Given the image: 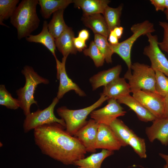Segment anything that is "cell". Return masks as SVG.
Wrapping results in <instances>:
<instances>
[{
	"mask_svg": "<svg viewBox=\"0 0 168 168\" xmlns=\"http://www.w3.org/2000/svg\"><path fill=\"white\" fill-rule=\"evenodd\" d=\"M57 123L46 124L34 130L35 144L44 154L68 165L85 157L87 152L75 137Z\"/></svg>",
	"mask_w": 168,
	"mask_h": 168,
	"instance_id": "cell-1",
	"label": "cell"
},
{
	"mask_svg": "<svg viewBox=\"0 0 168 168\" xmlns=\"http://www.w3.org/2000/svg\"><path fill=\"white\" fill-rule=\"evenodd\" d=\"M38 4V0H22L10 18L11 24L17 29L18 39L29 36L39 26Z\"/></svg>",
	"mask_w": 168,
	"mask_h": 168,
	"instance_id": "cell-2",
	"label": "cell"
},
{
	"mask_svg": "<svg viewBox=\"0 0 168 168\" xmlns=\"http://www.w3.org/2000/svg\"><path fill=\"white\" fill-rule=\"evenodd\" d=\"M21 72L25 78L24 86L16 90L17 99L20 103V108L26 116L30 113V107L32 105H37V102L34 99V94L38 85L43 83L49 84V80L39 75L33 68L29 66H25Z\"/></svg>",
	"mask_w": 168,
	"mask_h": 168,
	"instance_id": "cell-3",
	"label": "cell"
},
{
	"mask_svg": "<svg viewBox=\"0 0 168 168\" xmlns=\"http://www.w3.org/2000/svg\"><path fill=\"white\" fill-rule=\"evenodd\" d=\"M109 99L101 93L97 101L86 107L76 110L69 109L65 106L58 108L57 113L65 122L66 131L70 135L74 136L86 124L87 121L86 119L89 114Z\"/></svg>",
	"mask_w": 168,
	"mask_h": 168,
	"instance_id": "cell-4",
	"label": "cell"
},
{
	"mask_svg": "<svg viewBox=\"0 0 168 168\" xmlns=\"http://www.w3.org/2000/svg\"><path fill=\"white\" fill-rule=\"evenodd\" d=\"M131 69L128 70L124 78L128 81L132 93L138 90L155 92V70L148 65L138 62L132 63Z\"/></svg>",
	"mask_w": 168,
	"mask_h": 168,
	"instance_id": "cell-5",
	"label": "cell"
},
{
	"mask_svg": "<svg viewBox=\"0 0 168 168\" xmlns=\"http://www.w3.org/2000/svg\"><path fill=\"white\" fill-rule=\"evenodd\" d=\"M132 35L128 38L110 46L114 53L118 54L126 63L128 70H131V52L134 42L140 36L155 31L154 24L148 20L133 25L130 28Z\"/></svg>",
	"mask_w": 168,
	"mask_h": 168,
	"instance_id": "cell-6",
	"label": "cell"
},
{
	"mask_svg": "<svg viewBox=\"0 0 168 168\" xmlns=\"http://www.w3.org/2000/svg\"><path fill=\"white\" fill-rule=\"evenodd\" d=\"M59 101L56 97L47 108L43 110L38 109L36 111L26 116L23 124L24 132L26 133L44 125L54 123L60 124L65 128L64 120L57 118L54 113V108Z\"/></svg>",
	"mask_w": 168,
	"mask_h": 168,
	"instance_id": "cell-7",
	"label": "cell"
},
{
	"mask_svg": "<svg viewBox=\"0 0 168 168\" xmlns=\"http://www.w3.org/2000/svg\"><path fill=\"white\" fill-rule=\"evenodd\" d=\"M119 139L129 145L141 158L147 157L145 140L138 136L121 119H116L109 125Z\"/></svg>",
	"mask_w": 168,
	"mask_h": 168,
	"instance_id": "cell-8",
	"label": "cell"
},
{
	"mask_svg": "<svg viewBox=\"0 0 168 168\" xmlns=\"http://www.w3.org/2000/svg\"><path fill=\"white\" fill-rule=\"evenodd\" d=\"M149 44L144 49L143 54L149 59L151 67L168 77V60L160 48L158 37L151 33L146 35Z\"/></svg>",
	"mask_w": 168,
	"mask_h": 168,
	"instance_id": "cell-9",
	"label": "cell"
},
{
	"mask_svg": "<svg viewBox=\"0 0 168 168\" xmlns=\"http://www.w3.org/2000/svg\"><path fill=\"white\" fill-rule=\"evenodd\" d=\"M132 93V96L156 118L164 117V97L155 92L148 91L138 90Z\"/></svg>",
	"mask_w": 168,
	"mask_h": 168,
	"instance_id": "cell-10",
	"label": "cell"
},
{
	"mask_svg": "<svg viewBox=\"0 0 168 168\" xmlns=\"http://www.w3.org/2000/svg\"><path fill=\"white\" fill-rule=\"evenodd\" d=\"M106 105L94 110L90 114V117L99 124L109 125L118 117L124 116L126 113L116 100L110 98Z\"/></svg>",
	"mask_w": 168,
	"mask_h": 168,
	"instance_id": "cell-11",
	"label": "cell"
},
{
	"mask_svg": "<svg viewBox=\"0 0 168 168\" xmlns=\"http://www.w3.org/2000/svg\"><path fill=\"white\" fill-rule=\"evenodd\" d=\"M67 58L63 57L61 62L57 58H55L57 69L56 77L57 79L59 80L56 96L59 100L62 98L66 93L71 90L74 91L76 94L80 96H86L84 91L68 76L65 68Z\"/></svg>",
	"mask_w": 168,
	"mask_h": 168,
	"instance_id": "cell-12",
	"label": "cell"
},
{
	"mask_svg": "<svg viewBox=\"0 0 168 168\" xmlns=\"http://www.w3.org/2000/svg\"><path fill=\"white\" fill-rule=\"evenodd\" d=\"M125 146L109 125L99 124L95 144L96 149H101L114 151Z\"/></svg>",
	"mask_w": 168,
	"mask_h": 168,
	"instance_id": "cell-13",
	"label": "cell"
},
{
	"mask_svg": "<svg viewBox=\"0 0 168 168\" xmlns=\"http://www.w3.org/2000/svg\"><path fill=\"white\" fill-rule=\"evenodd\" d=\"M99 125L91 119L74 135L84 146L87 152L94 153L96 151L95 144Z\"/></svg>",
	"mask_w": 168,
	"mask_h": 168,
	"instance_id": "cell-14",
	"label": "cell"
},
{
	"mask_svg": "<svg viewBox=\"0 0 168 168\" xmlns=\"http://www.w3.org/2000/svg\"><path fill=\"white\" fill-rule=\"evenodd\" d=\"M152 124L145 129L148 140L153 142L155 139L159 140L163 145H168V118H156Z\"/></svg>",
	"mask_w": 168,
	"mask_h": 168,
	"instance_id": "cell-15",
	"label": "cell"
},
{
	"mask_svg": "<svg viewBox=\"0 0 168 168\" xmlns=\"http://www.w3.org/2000/svg\"><path fill=\"white\" fill-rule=\"evenodd\" d=\"M131 92L128 83L124 77H119L104 86L102 93L109 99L117 100Z\"/></svg>",
	"mask_w": 168,
	"mask_h": 168,
	"instance_id": "cell-16",
	"label": "cell"
},
{
	"mask_svg": "<svg viewBox=\"0 0 168 168\" xmlns=\"http://www.w3.org/2000/svg\"><path fill=\"white\" fill-rule=\"evenodd\" d=\"M121 65H118L106 70L100 71L89 79L93 91L101 86H105L119 77L121 72Z\"/></svg>",
	"mask_w": 168,
	"mask_h": 168,
	"instance_id": "cell-17",
	"label": "cell"
},
{
	"mask_svg": "<svg viewBox=\"0 0 168 168\" xmlns=\"http://www.w3.org/2000/svg\"><path fill=\"white\" fill-rule=\"evenodd\" d=\"M117 100L120 104H124L136 113L141 121H153L156 119L137 99L130 94L123 96Z\"/></svg>",
	"mask_w": 168,
	"mask_h": 168,
	"instance_id": "cell-18",
	"label": "cell"
},
{
	"mask_svg": "<svg viewBox=\"0 0 168 168\" xmlns=\"http://www.w3.org/2000/svg\"><path fill=\"white\" fill-rule=\"evenodd\" d=\"M81 20L84 24L90 28L94 34L108 38L110 31L103 16L101 14H83Z\"/></svg>",
	"mask_w": 168,
	"mask_h": 168,
	"instance_id": "cell-19",
	"label": "cell"
},
{
	"mask_svg": "<svg viewBox=\"0 0 168 168\" xmlns=\"http://www.w3.org/2000/svg\"><path fill=\"white\" fill-rule=\"evenodd\" d=\"M74 34L72 29L68 26L63 33L55 40L56 47L63 57H67L70 54H76L77 50L73 42Z\"/></svg>",
	"mask_w": 168,
	"mask_h": 168,
	"instance_id": "cell-20",
	"label": "cell"
},
{
	"mask_svg": "<svg viewBox=\"0 0 168 168\" xmlns=\"http://www.w3.org/2000/svg\"><path fill=\"white\" fill-rule=\"evenodd\" d=\"M26 40L30 42L39 43L43 44L52 53L55 58H56L55 51L56 46L55 39L49 32L48 28V23L44 21L43 24L42 29L39 34L31 35L26 38Z\"/></svg>",
	"mask_w": 168,
	"mask_h": 168,
	"instance_id": "cell-21",
	"label": "cell"
},
{
	"mask_svg": "<svg viewBox=\"0 0 168 168\" xmlns=\"http://www.w3.org/2000/svg\"><path fill=\"white\" fill-rule=\"evenodd\" d=\"M110 2L109 0H74L76 7L81 8L86 15L102 14Z\"/></svg>",
	"mask_w": 168,
	"mask_h": 168,
	"instance_id": "cell-22",
	"label": "cell"
},
{
	"mask_svg": "<svg viewBox=\"0 0 168 168\" xmlns=\"http://www.w3.org/2000/svg\"><path fill=\"white\" fill-rule=\"evenodd\" d=\"M72 0H39L40 6V12L43 18H49L55 12L61 9H65L70 4Z\"/></svg>",
	"mask_w": 168,
	"mask_h": 168,
	"instance_id": "cell-23",
	"label": "cell"
},
{
	"mask_svg": "<svg viewBox=\"0 0 168 168\" xmlns=\"http://www.w3.org/2000/svg\"><path fill=\"white\" fill-rule=\"evenodd\" d=\"M114 153V151L103 149L100 152L93 153L76 161L74 165L85 168H101L104 160Z\"/></svg>",
	"mask_w": 168,
	"mask_h": 168,
	"instance_id": "cell-24",
	"label": "cell"
},
{
	"mask_svg": "<svg viewBox=\"0 0 168 168\" xmlns=\"http://www.w3.org/2000/svg\"><path fill=\"white\" fill-rule=\"evenodd\" d=\"M64 9L59 10L53 14L52 19L48 23V28L55 39L58 38L67 27L63 18Z\"/></svg>",
	"mask_w": 168,
	"mask_h": 168,
	"instance_id": "cell-25",
	"label": "cell"
},
{
	"mask_svg": "<svg viewBox=\"0 0 168 168\" xmlns=\"http://www.w3.org/2000/svg\"><path fill=\"white\" fill-rule=\"evenodd\" d=\"M122 9L121 5L115 8L108 6L105 8L103 15L110 32L116 27L120 26Z\"/></svg>",
	"mask_w": 168,
	"mask_h": 168,
	"instance_id": "cell-26",
	"label": "cell"
},
{
	"mask_svg": "<svg viewBox=\"0 0 168 168\" xmlns=\"http://www.w3.org/2000/svg\"><path fill=\"white\" fill-rule=\"evenodd\" d=\"M19 0H0V24L9 27L4 24V20L11 18L15 12Z\"/></svg>",
	"mask_w": 168,
	"mask_h": 168,
	"instance_id": "cell-27",
	"label": "cell"
},
{
	"mask_svg": "<svg viewBox=\"0 0 168 168\" xmlns=\"http://www.w3.org/2000/svg\"><path fill=\"white\" fill-rule=\"evenodd\" d=\"M94 41L104 55L106 62L108 63H112V57L114 53L110 44L108 41L107 38L100 35L95 34Z\"/></svg>",
	"mask_w": 168,
	"mask_h": 168,
	"instance_id": "cell-28",
	"label": "cell"
},
{
	"mask_svg": "<svg viewBox=\"0 0 168 168\" xmlns=\"http://www.w3.org/2000/svg\"><path fill=\"white\" fill-rule=\"evenodd\" d=\"M0 105L12 110L20 107V103L17 99L13 98L3 84L0 85Z\"/></svg>",
	"mask_w": 168,
	"mask_h": 168,
	"instance_id": "cell-29",
	"label": "cell"
},
{
	"mask_svg": "<svg viewBox=\"0 0 168 168\" xmlns=\"http://www.w3.org/2000/svg\"><path fill=\"white\" fill-rule=\"evenodd\" d=\"M83 52L85 55L90 57L93 60L96 67L103 65L105 60V58L94 41L90 42L89 48L84 49Z\"/></svg>",
	"mask_w": 168,
	"mask_h": 168,
	"instance_id": "cell-30",
	"label": "cell"
},
{
	"mask_svg": "<svg viewBox=\"0 0 168 168\" xmlns=\"http://www.w3.org/2000/svg\"><path fill=\"white\" fill-rule=\"evenodd\" d=\"M155 91L164 97L168 96V77L161 72L155 70Z\"/></svg>",
	"mask_w": 168,
	"mask_h": 168,
	"instance_id": "cell-31",
	"label": "cell"
},
{
	"mask_svg": "<svg viewBox=\"0 0 168 168\" xmlns=\"http://www.w3.org/2000/svg\"><path fill=\"white\" fill-rule=\"evenodd\" d=\"M159 24L163 30V37L162 41L158 42V46L161 50L168 54V22L161 21Z\"/></svg>",
	"mask_w": 168,
	"mask_h": 168,
	"instance_id": "cell-32",
	"label": "cell"
},
{
	"mask_svg": "<svg viewBox=\"0 0 168 168\" xmlns=\"http://www.w3.org/2000/svg\"><path fill=\"white\" fill-rule=\"evenodd\" d=\"M150 2L156 11H164L166 9L165 0H150Z\"/></svg>",
	"mask_w": 168,
	"mask_h": 168,
	"instance_id": "cell-33",
	"label": "cell"
},
{
	"mask_svg": "<svg viewBox=\"0 0 168 168\" xmlns=\"http://www.w3.org/2000/svg\"><path fill=\"white\" fill-rule=\"evenodd\" d=\"M74 46L79 51H82L86 47L85 41L80 39L78 37H74L73 40Z\"/></svg>",
	"mask_w": 168,
	"mask_h": 168,
	"instance_id": "cell-34",
	"label": "cell"
},
{
	"mask_svg": "<svg viewBox=\"0 0 168 168\" xmlns=\"http://www.w3.org/2000/svg\"><path fill=\"white\" fill-rule=\"evenodd\" d=\"M108 37V40L109 43L111 44L116 45L119 43V39L115 35L113 30H111L110 32Z\"/></svg>",
	"mask_w": 168,
	"mask_h": 168,
	"instance_id": "cell-35",
	"label": "cell"
},
{
	"mask_svg": "<svg viewBox=\"0 0 168 168\" xmlns=\"http://www.w3.org/2000/svg\"><path fill=\"white\" fill-rule=\"evenodd\" d=\"M89 32L86 30H82L78 33V37L85 41L89 39Z\"/></svg>",
	"mask_w": 168,
	"mask_h": 168,
	"instance_id": "cell-36",
	"label": "cell"
},
{
	"mask_svg": "<svg viewBox=\"0 0 168 168\" xmlns=\"http://www.w3.org/2000/svg\"><path fill=\"white\" fill-rule=\"evenodd\" d=\"M124 28L122 26H118L115 28L113 30L114 33L118 39H120L122 35Z\"/></svg>",
	"mask_w": 168,
	"mask_h": 168,
	"instance_id": "cell-37",
	"label": "cell"
},
{
	"mask_svg": "<svg viewBox=\"0 0 168 168\" xmlns=\"http://www.w3.org/2000/svg\"><path fill=\"white\" fill-rule=\"evenodd\" d=\"M164 117L168 118V96L165 97Z\"/></svg>",
	"mask_w": 168,
	"mask_h": 168,
	"instance_id": "cell-38",
	"label": "cell"
},
{
	"mask_svg": "<svg viewBox=\"0 0 168 168\" xmlns=\"http://www.w3.org/2000/svg\"><path fill=\"white\" fill-rule=\"evenodd\" d=\"M159 155L165 161L166 164L168 167V154H165L162 153H159Z\"/></svg>",
	"mask_w": 168,
	"mask_h": 168,
	"instance_id": "cell-39",
	"label": "cell"
},
{
	"mask_svg": "<svg viewBox=\"0 0 168 168\" xmlns=\"http://www.w3.org/2000/svg\"><path fill=\"white\" fill-rule=\"evenodd\" d=\"M164 12L166 19L168 21V8L166 9Z\"/></svg>",
	"mask_w": 168,
	"mask_h": 168,
	"instance_id": "cell-40",
	"label": "cell"
},
{
	"mask_svg": "<svg viewBox=\"0 0 168 168\" xmlns=\"http://www.w3.org/2000/svg\"><path fill=\"white\" fill-rule=\"evenodd\" d=\"M163 168H168V167L166 165H164Z\"/></svg>",
	"mask_w": 168,
	"mask_h": 168,
	"instance_id": "cell-41",
	"label": "cell"
},
{
	"mask_svg": "<svg viewBox=\"0 0 168 168\" xmlns=\"http://www.w3.org/2000/svg\"><path fill=\"white\" fill-rule=\"evenodd\" d=\"M78 168H85L82 167H78Z\"/></svg>",
	"mask_w": 168,
	"mask_h": 168,
	"instance_id": "cell-42",
	"label": "cell"
}]
</instances>
